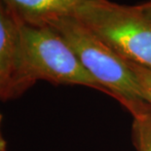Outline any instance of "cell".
<instances>
[{"mask_svg": "<svg viewBox=\"0 0 151 151\" xmlns=\"http://www.w3.org/2000/svg\"><path fill=\"white\" fill-rule=\"evenodd\" d=\"M74 51L80 63L102 88L130 112L148 104L130 63L74 17L49 24Z\"/></svg>", "mask_w": 151, "mask_h": 151, "instance_id": "obj_1", "label": "cell"}, {"mask_svg": "<svg viewBox=\"0 0 151 151\" xmlns=\"http://www.w3.org/2000/svg\"><path fill=\"white\" fill-rule=\"evenodd\" d=\"M73 17L122 59L151 69V19L139 5L89 0Z\"/></svg>", "mask_w": 151, "mask_h": 151, "instance_id": "obj_2", "label": "cell"}, {"mask_svg": "<svg viewBox=\"0 0 151 151\" xmlns=\"http://www.w3.org/2000/svg\"><path fill=\"white\" fill-rule=\"evenodd\" d=\"M18 22L25 67L34 84L43 80L56 85L89 87L105 93L57 30L49 25L36 27L19 20Z\"/></svg>", "mask_w": 151, "mask_h": 151, "instance_id": "obj_3", "label": "cell"}, {"mask_svg": "<svg viewBox=\"0 0 151 151\" xmlns=\"http://www.w3.org/2000/svg\"><path fill=\"white\" fill-rule=\"evenodd\" d=\"M33 84L25 67L18 20L0 0V101L17 98Z\"/></svg>", "mask_w": 151, "mask_h": 151, "instance_id": "obj_4", "label": "cell"}, {"mask_svg": "<svg viewBox=\"0 0 151 151\" xmlns=\"http://www.w3.org/2000/svg\"><path fill=\"white\" fill-rule=\"evenodd\" d=\"M24 24L43 27L73 17L89 0H1Z\"/></svg>", "mask_w": 151, "mask_h": 151, "instance_id": "obj_5", "label": "cell"}, {"mask_svg": "<svg viewBox=\"0 0 151 151\" xmlns=\"http://www.w3.org/2000/svg\"><path fill=\"white\" fill-rule=\"evenodd\" d=\"M134 118L133 130L137 151H151V107L144 105L131 112Z\"/></svg>", "mask_w": 151, "mask_h": 151, "instance_id": "obj_6", "label": "cell"}, {"mask_svg": "<svg viewBox=\"0 0 151 151\" xmlns=\"http://www.w3.org/2000/svg\"><path fill=\"white\" fill-rule=\"evenodd\" d=\"M129 63L134 73L137 74V79H139V84L141 86V89H142L144 98H145L147 104L151 107V69L146 68V67H143L141 65H134V63Z\"/></svg>", "mask_w": 151, "mask_h": 151, "instance_id": "obj_7", "label": "cell"}, {"mask_svg": "<svg viewBox=\"0 0 151 151\" xmlns=\"http://www.w3.org/2000/svg\"><path fill=\"white\" fill-rule=\"evenodd\" d=\"M2 122H3V116L0 113V151H6V146H7V142L4 136H3L2 132Z\"/></svg>", "mask_w": 151, "mask_h": 151, "instance_id": "obj_8", "label": "cell"}, {"mask_svg": "<svg viewBox=\"0 0 151 151\" xmlns=\"http://www.w3.org/2000/svg\"><path fill=\"white\" fill-rule=\"evenodd\" d=\"M139 7L141 9V11H142L147 17H148L149 19H151V0L150 1L144 2V3H142V4H139Z\"/></svg>", "mask_w": 151, "mask_h": 151, "instance_id": "obj_9", "label": "cell"}]
</instances>
